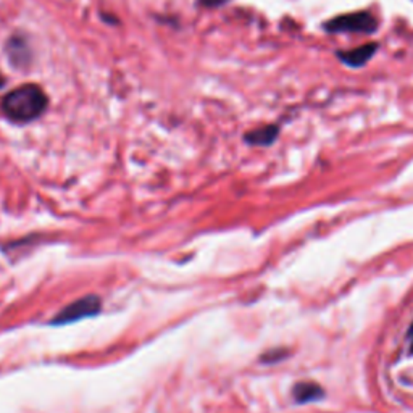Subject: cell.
I'll return each instance as SVG.
<instances>
[{"instance_id":"6da1fadb","label":"cell","mask_w":413,"mask_h":413,"mask_svg":"<svg viewBox=\"0 0 413 413\" xmlns=\"http://www.w3.org/2000/svg\"><path fill=\"white\" fill-rule=\"evenodd\" d=\"M49 107V97L37 84H23L15 88L2 100V111L7 120L17 125H26L44 115Z\"/></svg>"},{"instance_id":"7a4b0ae2","label":"cell","mask_w":413,"mask_h":413,"mask_svg":"<svg viewBox=\"0 0 413 413\" xmlns=\"http://www.w3.org/2000/svg\"><path fill=\"white\" fill-rule=\"evenodd\" d=\"M379 21L372 12H353L334 17L321 25V28L330 34H374L378 31Z\"/></svg>"},{"instance_id":"3957f363","label":"cell","mask_w":413,"mask_h":413,"mask_svg":"<svg viewBox=\"0 0 413 413\" xmlns=\"http://www.w3.org/2000/svg\"><path fill=\"white\" fill-rule=\"evenodd\" d=\"M102 310V300L97 296H86L83 299H78L67 305L65 309L60 310L53 316L50 325H69L76 323L83 318H90L100 313Z\"/></svg>"},{"instance_id":"277c9868","label":"cell","mask_w":413,"mask_h":413,"mask_svg":"<svg viewBox=\"0 0 413 413\" xmlns=\"http://www.w3.org/2000/svg\"><path fill=\"white\" fill-rule=\"evenodd\" d=\"M379 49L378 42H368V44L358 46L356 49L348 50H337L336 57L339 58V62L344 63L348 68H362L377 55Z\"/></svg>"},{"instance_id":"5b68a950","label":"cell","mask_w":413,"mask_h":413,"mask_svg":"<svg viewBox=\"0 0 413 413\" xmlns=\"http://www.w3.org/2000/svg\"><path fill=\"white\" fill-rule=\"evenodd\" d=\"M5 55L15 68H23L31 62V50L23 37L12 36L5 44Z\"/></svg>"},{"instance_id":"8992f818","label":"cell","mask_w":413,"mask_h":413,"mask_svg":"<svg viewBox=\"0 0 413 413\" xmlns=\"http://www.w3.org/2000/svg\"><path fill=\"white\" fill-rule=\"evenodd\" d=\"M280 136V126L278 125H266L262 128H257V130H252L244 134V141L249 144V146H259V147H268Z\"/></svg>"},{"instance_id":"52a82bcc","label":"cell","mask_w":413,"mask_h":413,"mask_svg":"<svg viewBox=\"0 0 413 413\" xmlns=\"http://www.w3.org/2000/svg\"><path fill=\"white\" fill-rule=\"evenodd\" d=\"M292 397L297 404L304 405L323 399L325 391L320 384L312 383V381H300L292 388Z\"/></svg>"},{"instance_id":"ba28073f","label":"cell","mask_w":413,"mask_h":413,"mask_svg":"<svg viewBox=\"0 0 413 413\" xmlns=\"http://www.w3.org/2000/svg\"><path fill=\"white\" fill-rule=\"evenodd\" d=\"M286 353L287 352L284 351V348H276V351H270V352L264 353V357H262V362H264V363H276V362L283 360L284 357H287Z\"/></svg>"},{"instance_id":"9c48e42d","label":"cell","mask_w":413,"mask_h":413,"mask_svg":"<svg viewBox=\"0 0 413 413\" xmlns=\"http://www.w3.org/2000/svg\"><path fill=\"white\" fill-rule=\"evenodd\" d=\"M201 2H202L203 5H208V7H213V5L222 4V2H224V0H201Z\"/></svg>"},{"instance_id":"30bf717a","label":"cell","mask_w":413,"mask_h":413,"mask_svg":"<svg viewBox=\"0 0 413 413\" xmlns=\"http://www.w3.org/2000/svg\"><path fill=\"white\" fill-rule=\"evenodd\" d=\"M409 337H413V323L409 330ZM410 353H413V341H412V346H410Z\"/></svg>"},{"instance_id":"8fae6325","label":"cell","mask_w":413,"mask_h":413,"mask_svg":"<svg viewBox=\"0 0 413 413\" xmlns=\"http://www.w3.org/2000/svg\"><path fill=\"white\" fill-rule=\"evenodd\" d=\"M5 86V78L2 76V73H0V89H2Z\"/></svg>"}]
</instances>
